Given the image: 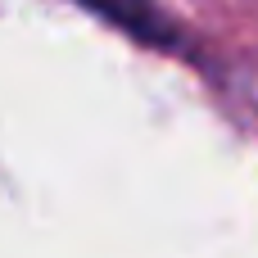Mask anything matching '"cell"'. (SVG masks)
<instances>
[{"label":"cell","instance_id":"cell-1","mask_svg":"<svg viewBox=\"0 0 258 258\" xmlns=\"http://www.w3.org/2000/svg\"><path fill=\"white\" fill-rule=\"evenodd\" d=\"M86 5L109 14L113 23H122L127 32H136L145 41H168V32L159 27V9H150V0H86Z\"/></svg>","mask_w":258,"mask_h":258}]
</instances>
